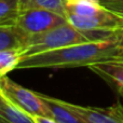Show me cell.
<instances>
[{
    "label": "cell",
    "mask_w": 123,
    "mask_h": 123,
    "mask_svg": "<svg viewBox=\"0 0 123 123\" xmlns=\"http://www.w3.org/2000/svg\"><path fill=\"white\" fill-rule=\"evenodd\" d=\"M67 22L65 16L56 12L47 9L32 8L21 10L16 19V26L28 36H31L44 32Z\"/></svg>",
    "instance_id": "cell-5"
},
{
    "label": "cell",
    "mask_w": 123,
    "mask_h": 123,
    "mask_svg": "<svg viewBox=\"0 0 123 123\" xmlns=\"http://www.w3.org/2000/svg\"><path fill=\"white\" fill-rule=\"evenodd\" d=\"M0 123H12L11 121H9L6 118H4L2 115H0Z\"/></svg>",
    "instance_id": "cell-17"
},
{
    "label": "cell",
    "mask_w": 123,
    "mask_h": 123,
    "mask_svg": "<svg viewBox=\"0 0 123 123\" xmlns=\"http://www.w3.org/2000/svg\"><path fill=\"white\" fill-rule=\"evenodd\" d=\"M120 58H123V36L24 56L16 69L90 67L94 64Z\"/></svg>",
    "instance_id": "cell-1"
},
{
    "label": "cell",
    "mask_w": 123,
    "mask_h": 123,
    "mask_svg": "<svg viewBox=\"0 0 123 123\" xmlns=\"http://www.w3.org/2000/svg\"><path fill=\"white\" fill-rule=\"evenodd\" d=\"M0 92L12 105L29 115L51 117L47 104L39 96L38 92L30 91L22 86L8 76L0 78Z\"/></svg>",
    "instance_id": "cell-4"
},
{
    "label": "cell",
    "mask_w": 123,
    "mask_h": 123,
    "mask_svg": "<svg viewBox=\"0 0 123 123\" xmlns=\"http://www.w3.org/2000/svg\"><path fill=\"white\" fill-rule=\"evenodd\" d=\"M68 106L86 123H123V106L118 100L110 107H84L70 104Z\"/></svg>",
    "instance_id": "cell-6"
},
{
    "label": "cell",
    "mask_w": 123,
    "mask_h": 123,
    "mask_svg": "<svg viewBox=\"0 0 123 123\" xmlns=\"http://www.w3.org/2000/svg\"><path fill=\"white\" fill-rule=\"evenodd\" d=\"M19 12V0H0V25L16 24Z\"/></svg>",
    "instance_id": "cell-12"
},
{
    "label": "cell",
    "mask_w": 123,
    "mask_h": 123,
    "mask_svg": "<svg viewBox=\"0 0 123 123\" xmlns=\"http://www.w3.org/2000/svg\"><path fill=\"white\" fill-rule=\"evenodd\" d=\"M6 104H8V99H6V98L3 96V94L0 92V109L3 108Z\"/></svg>",
    "instance_id": "cell-16"
},
{
    "label": "cell",
    "mask_w": 123,
    "mask_h": 123,
    "mask_svg": "<svg viewBox=\"0 0 123 123\" xmlns=\"http://www.w3.org/2000/svg\"><path fill=\"white\" fill-rule=\"evenodd\" d=\"M121 36H123V34L80 30L67 22L44 32L28 36L26 45L22 50L24 56H29L55 49H61L68 45L91 41L109 40Z\"/></svg>",
    "instance_id": "cell-2"
},
{
    "label": "cell",
    "mask_w": 123,
    "mask_h": 123,
    "mask_svg": "<svg viewBox=\"0 0 123 123\" xmlns=\"http://www.w3.org/2000/svg\"><path fill=\"white\" fill-rule=\"evenodd\" d=\"M23 56L22 49H9L0 51V78L16 69Z\"/></svg>",
    "instance_id": "cell-10"
},
{
    "label": "cell",
    "mask_w": 123,
    "mask_h": 123,
    "mask_svg": "<svg viewBox=\"0 0 123 123\" xmlns=\"http://www.w3.org/2000/svg\"><path fill=\"white\" fill-rule=\"evenodd\" d=\"M0 115H2L12 123H36L31 115L17 108L16 106L11 104L9 100L8 104L3 108L0 109Z\"/></svg>",
    "instance_id": "cell-13"
},
{
    "label": "cell",
    "mask_w": 123,
    "mask_h": 123,
    "mask_svg": "<svg viewBox=\"0 0 123 123\" xmlns=\"http://www.w3.org/2000/svg\"><path fill=\"white\" fill-rule=\"evenodd\" d=\"M21 10L25 9H47L66 17V2L67 0H19ZM67 18V17H66Z\"/></svg>",
    "instance_id": "cell-11"
},
{
    "label": "cell",
    "mask_w": 123,
    "mask_h": 123,
    "mask_svg": "<svg viewBox=\"0 0 123 123\" xmlns=\"http://www.w3.org/2000/svg\"><path fill=\"white\" fill-rule=\"evenodd\" d=\"M66 17L80 30L123 34V16L106 9L98 0H67Z\"/></svg>",
    "instance_id": "cell-3"
},
{
    "label": "cell",
    "mask_w": 123,
    "mask_h": 123,
    "mask_svg": "<svg viewBox=\"0 0 123 123\" xmlns=\"http://www.w3.org/2000/svg\"><path fill=\"white\" fill-rule=\"evenodd\" d=\"M28 35L16 24L0 25V51L9 49H23L26 45Z\"/></svg>",
    "instance_id": "cell-9"
},
{
    "label": "cell",
    "mask_w": 123,
    "mask_h": 123,
    "mask_svg": "<svg viewBox=\"0 0 123 123\" xmlns=\"http://www.w3.org/2000/svg\"><path fill=\"white\" fill-rule=\"evenodd\" d=\"M32 117L36 123H58L52 117H47V116H32Z\"/></svg>",
    "instance_id": "cell-15"
},
{
    "label": "cell",
    "mask_w": 123,
    "mask_h": 123,
    "mask_svg": "<svg viewBox=\"0 0 123 123\" xmlns=\"http://www.w3.org/2000/svg\"><path fill=\"white\" fill-rule=\"evenodd\" d=\"M39 96L44 100L51 112V117L55 119L58 123H86L81 119L77 112H74L65 100L57 99L44 94L38 93Z\"/></svg>",
    "instance_id": "cell-7"
},
{
    "label": "cell",
    "mask_w": 123,
    "mask_h": 123,
    "mask_svg": "<svg viewBox=\"0 0 123 123\" xmlns=\"http://www.w3.org/2000/svg\"><path fill=\"white\" fill-rule=\"evenodd\" d=\"M89 68L103 79L113 83L117 89L123 87V58L94 64Z\"/></svg>",
    "instance_id": "cell-8"
},
{
    "label": "cell",
    "mask_w": 123,
    "mask_h": 123,
    "mask_svg": "<svg viewBox=\"0 0 123 123\" xmlns=\"http://www.w3.org/2000/svg\"><path fill=\"white\" fill-rule=\"evenodd\" d=\"M98 1L111 12L123 16V0H98Z\"/></svg>",
    "instance_id": "cell-14"
},
{
    "label": "cell",
    "mask_w": 123,
    "mask_h": 123,
    "mask_svg": "<svg viewBox=\"0 0 123 123\" xmlns=\"http://www.w3.org/2000/svg\"><path fill=\"white\" fill-rule=\"evenodd\" d=\"M118 92H119V94L121 95V97L123 98V87H118Z\"/></svg>",
    "instance_id": "cell-18"
}]
</instances>
